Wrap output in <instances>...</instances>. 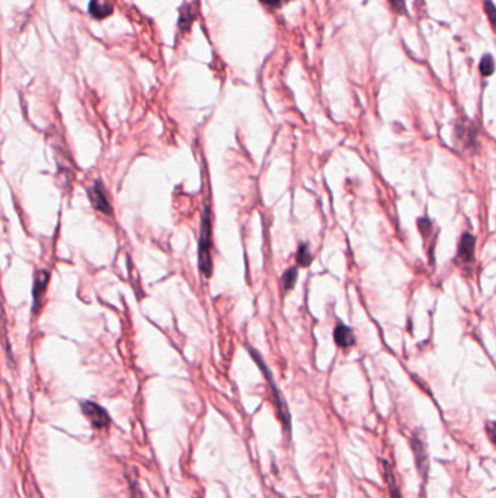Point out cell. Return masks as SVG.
<instances>
[{
  "instance_id": "4",
  "label": "cell",
  "mask_w": 496,
  "mask_h": 498,
  "mask_svg": "<svg viewBox=\"0 0 496 498\" xmlns=\"http://www.w3.org/2000/svg\"><path fill=\"white\" fill-rule=\"evenodd\" d=\"M88 197L92 207L103 213V214H111L112 213V206L110 203V198L105 193V188L102 185V182L99 180H97L93 182L92 186L88 188Z\"/></svg>"
},
{
  "instance_id": "9",
  "label": "cell",
  "mask_w": 496,
  "mask_h": 498,
  "mask_svg": "<svg viewBox=\"0 0 496 498\" xmlns=\"http://www.w3.org/2000/svg\"><path fill=\"white\" fill-rule=\"evenodd\" d=\"M89 10L92 13V17H95L97 19H102L105 17H108L112 12V5L108 2V0H90Z\"/></svg>"
},
{
  "instance_id": "16",
  "label": "cell",
  "mask_w": 496,
  "mask_h": 498,
  "mask_svg": "<svg viewBox=\"0 0 496 498\" xmlns=\"http://www.w3.org/2000/svg\"><path fill=\"white\" fill-rule=\"evenodd\" d=\"M486 432H488V436H489L490 441H492L493 444H496V423H495V421L488 423V425H486Z\"/></svg>"
},
{
  "instance_id": "7",
  "label": "cell",
  "mask_w": 496,
  "mask_h": 498,
  "mask_svg": "<svg viewBox=\"0 0 496 498\" xmlns=\"http://www.w3.org/2000/svg\"><path fill=\"white\" fill-rule=\"evenodd\" d=\"M475 248H476V238L472 233H463L459 242V251H457L459 261L464 265L473 264Z\"/></svg>"
},
{
  "instance_id": "11",
  "label": "cell",
  "mask_w": 496,
  "mask_h": 498,
  "mask_svg": "<svg viewBox=\"0 0 496 498\" xmlns=\"http://www.w3.org/2000/svg\"><path fill=\"white\" fill-rule=\"evenodd\" d=\"M299 278V268L297 267H290L286 270V273L281 276V290L283 293L290 291L294 286H296Z\"/></svg>"
},
{
  "instance_id": "8",
  "label": "cell",
  "mask_w": 496,
  "mask_h": 498,
  "mask_svg": "<svg viewBox=\"0 0 496 498\" xmlns=\"http://www.w3.org/2000/svg\"><path fill=\"white\" fill-rule=\"evenodd\" d=\"M333 340H335V343H337V345L341 347V348H350L357 341L354 331L350 327H346L344 324H339V325H337V328H335Z\"/></svg>"
},
{
  "instance_id": "13",
  "label": "cell",
  "mask_w": 496,
  "mask_h": 498,
  "mask_svg": "<svg viewBox=\"0 0 496 498\" xmlns=\"http://www.w3.org/2000/svg\"><path fill=\"white\" fill-rule=\"evenodd\" d=\"M495 72V60L490 55H486L480 60V73L484 76H492Z\"/></svg>"
},
{
  "instance_id": "6",
  "label": "cell",
  "mask_w": 496,
  "mask_h": 498,
  "mask_svg": "<svg viewBox=\"0 0 496 498\" xmlns=\"http://www.w3.org/2000/svg\"><path fill=\"white\" fill-rule=\"evenodd\" d=\"M455 139L464 149L475 147L477 143V133L473 127V123H470V121H459L457 126H455Z\"/></svg>"
},
{
  "instance_id": "3",
  "label": "cell",
  "mask_w": 496,
  "mask_h": 498,
  "mask_svg": "<svg viewBox=\"0 0 496 498\" xmlns=\"http://www.w3.org/2000/svg\"><path fill=\"white\" fill-rule=\"evenodd\" d=\"M80 410H82L86 420L90 423V425L97 430H105L110 427L111 416L105 408H102L99 403L92 402V401H82L80 402Z\"/></svg>"
},
{
  "instance_id": "17",
  "label": "cell",
  "mask_w": 496,
  "mask_h": 498,
  "mask_svg": "<svg viewBox=\"0 0 496 498\" xmlns=\"http://www.w3.org/2000/svg\"><path fill=\"white\" fill-rule=\"evenodd\" d=\"M392 6L396 9L397 13H406V6H405V0H390Z\"/></svg>"
},
{
  "instance_id": "14",
  "label": "cell",
  "mask_w": 496,
  "mask_h": 498,
  "mask_svg": "<svg viewBox=\"0 0 496 498\" xmlns=\"http://www.w3.org/2000/svg\"><path fill=\"white\" fill-rule=\"evenodd\" d=\"M383 466H384V474H386V481L388 482V486H390V492L393 495V498H399V492L396 490V483H395V477H393V472L390 466H388L387 462H383Z\"/></svg>"
},
{
  "instance_id": "5",
  "label": "cell",
  "mask_w": 496,
  "mask_h": 498,
  "mask_svg": "<svg viewBox=\"0 0 496 498\" xmlns=\"http://www.w3.org/2000/svg\"><path fill=\"white\" fill-rule=\"evenodd\" d=\"M50 280V273L47 270H38L34 274V286H32V312H37L46 296L47 286Z\"/></svg>"
},
{
  "instance_id": "15",
  "label": "cell",
  "mask_w": 496,
  "mask_h": 498,
  "mask_svg": "<svg viewBox=\"0 0 496 498\" xmlns=\"http://www.w3.org/2000/svg\"><path fill=\"white\" fill-rule=\"evenodd\" d=\"M485 10H486V15L489 18L492 28L496 32V6L490 2V0H486L485 2Z\"/></svg>"
},
{
  "instance_id": "10",
  "label": "cell",
  "mask_w": 496,
  "mask_h": 498,
  "mask_svg": "<svg viewBox=\"0 0 496 498\" xmlns=\"http://www.w3.org/2000/svg\"><path fill=\"white\" fill-rule=\"evenodd\" d=\"M412 448L415 452V457H417V465L418 469L421 470L422 474H426V450H425V444L422 440H419L418 437L412 439Z\"/></svg>"
},
{
  "instance_id": "18",
  "label": "cell",
  "mask_w": 496,
  "mask_h": 498,
  "mask_svg": "<svg viewBox=\"0 0 496 498\" xmlns=\"http://www.w3.org/2000/svg\"><path fill=\"white\" fill-rule=\"evenodd\" d=\"M264 2H266V3H270V5H274V6H277V5H279L281 2H283V0H264Z\"/></svg>"
},
{
  "instance_id": "1",
  "label": "cell",
  "mask_w": 496,
  "mask_h": 498,
  "mask_svg": "<svg viewBox=\"0 0 496 498\" xmlns=\"http://www.w3.org/2000/svg\"><path fill=\"white\" fill-rule=\"evenodd\" d=\"M212 248V226H211V207L207 204L201 214L199 222V238H198V268L201 274L210 278L212 274L211 261Z\"/></svg>"
},
{
  "instance_id": "12",
  "label": "cell",
  "mask_w": 496,
  "mask_h": 498,
  "mask_svg": "<svg viewBox=\"0 0 496 498\" xmlns=\"http://www.w3.org/2000/svg\"><path fill=\"white\" fill-rule=\"evenodd\" d=\"M296 260H297V264L300 267H309L313 261V253L310 251V247L307 242H303V244H300L299 249H297V253H296Z\"/></svg>"
},
{
  "instance_id": "2",
  "label": "cell",
  "mask_w": 496,
  "mask_h": 498,
  "mask_svg": "<svg viewBox=\"0 0 496 498\" xmlns=\"http://www.w3.org/2000/svg\"><path fill=\"white\" fill-rule=\"evenodd\" d=\"M248 352H249L252 360H253L255 363H257L259 370H261L262 374L265 376V379H266L268 385H270L271 394H272V395H271V396H272V402H274V405H275V408H277L279 420H281V423H283V425H284V428L287 430V432H290V428H291V419H290V412H288V408H287V403H286L283 395H281L279 389H278L277 385H275L274 376H272L270 367L266 366L265 360L261 357V354L257 352V349L252 348V347H248Z\"/></svg>"
}]
</instances>
